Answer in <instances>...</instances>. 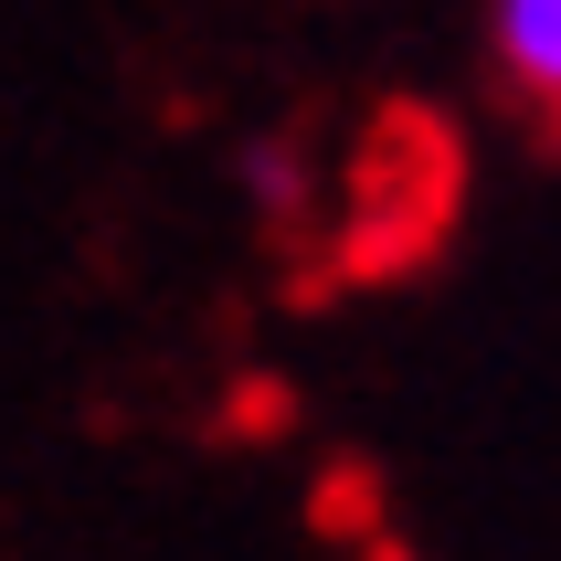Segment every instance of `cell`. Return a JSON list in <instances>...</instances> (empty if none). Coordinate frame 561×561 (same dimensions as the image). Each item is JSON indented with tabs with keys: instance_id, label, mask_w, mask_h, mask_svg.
I'll list each match as a JSON object with an SVG mask.
<instances>
[{
	"instance_id": "1",
	"label": "cell",
	"mask_w": 561,
	"mask_h": 561,
	"mask_svg": "<svg viewBox=\"0 0 561 561\" xmlns=\"http://www.w3.org/2000/svg\"><path fill=\"white\" fill-rule=\"evenodd\" d=\"M488 43H499L508 95H519L540 127H561V0H499V11H488Z\"/></svg>"
}]
</instances>
